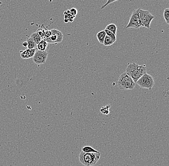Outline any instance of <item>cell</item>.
Masks as SVG:
<instances>
[{
	"mask_svg": "<svg viewBox=\"0 0 169 166\" xmlns=\"http://www.w3.org/2000/svg\"><path fill=\"white\" fill-rule=\"evenodd\" d=\"M146 71L147 69L145 64L139 65L136 63H132L128 64L125 72L136 83L138 79L144 74H146Z\"/></svg>",
	"mask_w": 169,
	"mask_h": 166,
	"instance_id": "1",
	"label": "cell"
},
{
	"mask_svg": "<svg viewBox=\"0 0 169 166\" xmlns=\"http://www.w3.org/2000/svg\"><path fill=\"white\" fill-rule=\"evenodd\" d=\"M100 156V153H86L81 151L79 156L80 162L85 166H92L96 164Z\"/></svg>",
	"mask_w": 169,
	"mask_h": 166,
	"instance_id": "2",
	"label": "cell"
},
{
	"mask_svg": "<svg viewBox=\"0 0 169 166\" xmlns=\"http://www.w3.org/2000/svg\"><path fill=\"white\" fill-rule=\"evenodd\" d=\"M136 84L133 79L126 72L121 74L117 81L118 87L121 90H133Z\"/></svg>",
	"mask_w": 169,
	"mask_h": 166,
	"instance_id": "3",
	"label": "cell"
},
{
	"mask_svg": "<svg viewBox=\"0 0 169 166\" xmlns=\"http://www.w3.org/2000/svg\"><path fill=\"white\" fill-rule=\"evenodd\" d=\"M136 84L141 88L151 90L154 86V81L151 75L146 73L138 79Z\"/></svg>",
	"mask_w": 169,
	"mask_h": 166,
	"instance_id": "4",
	"label": "cell"
},
{
	"mask_svg": "<svg viewBox=\"0 0 169 166\" xmlns=\"http://www.w3.org/2000/svg\"><path fill=\"white\" fill-rule=\"evenodd\" d=\"M140 9V8L134 10L130 18L128 24L126 25V29L133 28V29H138L141 26H143L139 16V11Z\"/></svg>",
	"mask_w": 169,
	"mask_h": 166,
	"instance_id": "5",
	"label": "cell"
},
{
	"mask_svg": "<svg viewBox=\"0 0 169 166\" xmlns=\"http://www.w3.org/2000/svg\"><path fill=\"white\" fill-rule=\"evenodd\" d=\"M139 16L143 26L149 29L151 23L154 18V16L149 11L142 10L141 8L139 11Z\"/></svg>",
	"mask_w": 169,
	"mask_h": 166,
	"instance_id": "6",
	"label": "cell"
},
{
	"mask_svg": "<svg viewBox=\"0 0 169 166\" xmlns=\"http://www.w3.org/2000/svg\"><path fill=\"white\" fill-rule=\"evenodd\" d=\"M52 34L50 37L45 39V41L48 44H57L61 43L63 40V34L58 30L53 29L51 30Z\"/></svg>",
	"mask_w": 169,
	"mask_h": 166,
	"instance_id": "7",
	"label": "cell"
},
{
	"mask_svg": "<svg viewBox=\"0 0 169 166\" xmlns=\"http://www.w3.org/2000/svg\"><path fill=\"white\" fill-rule=\"evenodd\" d=\"M48 55V52H42L36 50L35 53L33 57V62L37 64H45L47 59Z\"/></svg>",
	"mask_w": 169,
	"mask_h": 166,
	"instance_id": "8",
	"label": "cell"
},
{
	"mask_svg": "<svg viewBox=\"0 0 169 166\" xmlns=\"http://www.w3.org/2000/svg\"><path fill=\"white\" fill-rule=\"evenodd\" d=\"M36 48L29 49L27 48L25 51H20V56L23 59H28L33 58L34 54L35 53Z\"/></svg>",
	"mask_w": 169,
	"mask_h": 166,
	"instance_id": "9",
	"label": "cell"
},
{
	"mask_svg": "<svg viewBox=\"0 0 169 166\" xmlns=\"http://www.w3.org/2000/svg\"><path fill=\"white\" fill-rule=\"evenodd\" d=\"M49 44L45 40H41L40 43L37 45L36 49L42 52H48L49 47Z\"/></svg>",
	"mask_w": 169,
	"mask_h": 166,
	"instance_id": "10",
	"label": "cell"
},
{
	"mask_svg": "<svg viewBox=\"0 0 169 166\" xmlns=\"http://www.w3.org/2000/svg\"><path fill=\"white\" fill-rule=\"evenodd\" d=\"M106 36V34L104 30H101V31H100L97 33L96 36H97V38L98 41H99V42L100 44H103L104 40Z\"/></svg>",
	"mask_w": 169,
	"mask_h": 166,
	"instance_id": "11",
	"label": "cell"
},
{
	"mask_svg": "<svg viewBox=\"0 0 169 166\" xmlns=\"http://www.w3.org/2000/svg\"><path fill=\"white\" fill-rule=\"evenodd\" d=\"M106 29L108 30L109 31H111L112 33H114V34L116 35L117 30V28L116 25L114 24H110L107 25L105 28Z\"/></svg>",
	"mask_w": 169,
	"mask_h": 166,
	"instance_id": "12",
	"label": "cell"
},
{
	"mask_svg": "<svg viewBox=\"0 0 169 166\" xmlns=\"http://www.w3.org/2000/svg\"><path fill=\"white\" fill-rule=\"evenodd\" d=\"M30 37L33 40V41L36 43L37 45L41 41V37L39 36L36 32L32 33Z\"/></svg>",
	"mask_w": 169,
	"mask_h": 166,
	"instance_id": "13",
	"label": "cell"
},
{
	"mask_svg": "<svg viewBox=\"0 0 169 166\" xmlns=\"http://www.w3.org/2000/svg\"><path fill=\"white\" fill-rule=\"evenodd\" d=\"M82 151L86 153H98L99 151L90 146H84L82 148Z\"/></svg>",
	"mask_w": 169,
	"mask_h": 166,
	"instance_id": "14",
	"label": "cell"
},
{
	"mask_svg": "<svg viewBox=\"0 0 169 166\" xmlns=\"http://www.w3.org/2000/svg\"><path fill=\"white\" fill-rule=\"evenodd\" d=\"M114 42H115L113 41V40L111 39V37L106 35L105 37L103 44L105 46H109L112 45Z\"/></svg>",
	"mask_w": 169,
	"mask_h": 166,
	"instance_id": "15",
	"label": "cell"
},
{
	"mask_svg": "<svg viewBox=\"0 0 169 166\" xmlns=\"http://www.w3.org/2000/svg\"><path fill=\"white\" fill-rule=\"evenodd\" d=\"M111 108V106L109 104L106 105L104 107H102L101 109H100V111L101 114L104 115H108L110 114V110Z\"/></svg>",
	"mask_w": 169,
	"mask_h": 166,
	"instance_id": "16",
	"label": "cell"
},
{
	"mask_svg": "<svg viewBox=\"0 0 169 166\" xmlns=\"http://www.w3.org/2000/svg\"><path fill=\"white\" fill-rule=\"evenodd\" d=\"M26 42L28 43V48L29 49H33V48H36L37 45L36 43L33 41V40L29 37L28 40H26Z\"/></svg>",
	"mask_w": 169,
	"mask_h": 166,
	"instance_id": "17",
	"label": "cell"
},
{
	"mask_svg": "<svg viewBox=\"0 0 169 166\" xmlns=\"http://www.w3.org/2000/svg\"><path fill=\"white\" fill-rule=\"evenodd\" d=\"M106 35L108 36H109V37H111V39L113 40L114 42H115L116 41V35L114 34V33L111 32V31H109L108 30L104 29Z\"/></svg>",
	"mask_w": 169,
	"mask_h": 166,
	"instance_id": "18",
	"label": "cell"
},
{
	"mask_svg": "<svg viewBox=\"0 0 169 166\" xmlns=\"http://www.w3.org/2000/svg\"><path fill=\"white\" fill-rule=\"evenodd\" d=\"M163 17L167 24H169V9L166 8L164 10Z\"/></svg>",
	"mask_w": 169,
	"mask_h": 166,
	"instance_id": "19",
	"label": "cell"
},
{
	"mask_svg": "<svg viewBox=\"0 0 169 166\" xmlns=\"http://www.w3.org/2000/svg\"><path fill=\"white\" fill-rule=\"evenodd\" d=\"M36 33L41 37H43L45 33V30L43 29H39L37 30Z\"/></svg>",
	"mask_w": 169,
	"mask_h": 166,
	"instance_id": "20",
	"label": "cell"
},
{
	"mask_svg": "<svg viewBox=\"0 0 169 166\" xmlns=\"http://www.w3.org/2000/svg\"><path fill=\"white\" fill-rule=\"evenodd\" d=\"M52 32L51 30H45V34H44V36H43V40H45V39H48L49 37H50L52 35Z\"/></svg>",
	"mask_w": 169,
	"mask_h": 166,
	"instance_id": "21",
	"label": "cell"
},
{
	"mask_svg": "<svg viewBox=\"0 0 169 166\" xmlns=\"http://www.w3.org/2000/svg\"><path fill=\"white\" fill-rule=\"evenodd\" d=\"M119 0H108L106 3L105 5H103L101 7L100 9H103L104 8H105L107 6L110 5L111 3H112V2H115L118 1Z\"/></svg>",
	"mask_w": 169,
	"mask_h": 166,
	"instance_id": "22",
	"label": "cell"
},
{
	"mask_svg": "<svg viewBox=\"0 0 169 166\" xmlns=\"http://www.w3.org/2000/svg\"><path fill=\"white\" fill-rule=\"evenodd\" d=\"M77 13V10L76 8H73L70 10V14H71L73 16L76 17Z\"/></svg>",
	"mask_w": 169,
	"mask_h": 166,
	"instance_id": "23",
	"label": "cell"
},
{
	"mask_svg": "<svg viewBox=\"0 0 169 166\" xmlns=\"http://www.w3.org/2000/svg\"><path fill=\"white\" fill-rule=\"evenodd\" d=\"M22 46L25 48L27 47H28V43H27L26 41L24 42H23V44H22Z\"/></svg>",
	"mask_w": 169,
	"mask_h": 166,
	"instance_id": "24",
	"label": "cell"
},
{
	"mask_svg": "<svg viewBox=\"0 0 169 166\" xmlns=\"http://www.w3.org/2000/svg\"><path fill=\"white\" fill-rule=\"evenodd\" d=\"M64 22H65V23H68V22H69L68 19H65Z\"/></svg>",
	"mask_w": 169,
	"mask_h": 166,
	"instance_id": "25",
	"label": "cell"
},
{
	"mask_svg": "<svg viewBox=\"0 0 169 166\" xmlns=\"http://www.w3.org/2000/svg\"><path fill=\"white\" fill-rule=\"evenodd\" d=\"M69 18V17H68V15L67 14H66V15H65V19H68Z\"/></svg>",
	"mask_w": 169,
	"mask_h": 166,
	"instance_id": "26",
	"label": "cell"
},
{
	"mask_svg": "<svg viewBox=\"0 0 169 166\" xmlns=\"http://www.w3.org/2000/svg\"></svg>",
	"mask_w": 169,
	"mask_h": 166,
	"instance_id": "27",
	"label": "cell"
}]
</instances>
